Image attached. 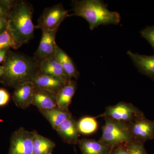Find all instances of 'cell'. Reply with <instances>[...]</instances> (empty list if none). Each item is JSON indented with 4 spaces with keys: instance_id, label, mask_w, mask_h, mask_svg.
<instances>
[{
    "instance_id": "obj_3",
    "label": "cell",
    "mask_w": 154,
    "mask_h": 154,
    "mask_svg": "<svg viewBox=\"0 0 154 154\" xmlns=\"http://www.w3.org/2000/svg\"><path fill=\"white\" fill-rule=\"evenodd\" d=\"M71 16L82 17L88 22L91 30L99 25H118L121 17L118 13L109 11L107 5L99 0L72 1Z\"/></svg>"
},
{
    "instance_id": "obj_29",
    "label": "cell",
    "mask_w": 154,
    "mask_h": 154,
    "mask_svg": "<svg viewBox=\"0 0 154 154\" xmlns=\"http://www.w3.org/2000/svg\"><path fill=\"white\" fill-rule=\"evenodd\" d=\"M9 51V48L0 49V63L5 61Z\"/></svg>"
},
{
    "instance_id": "obj_15",
    "label": "cell",
    "mask_w": 154,
    "mask_h": 154,
    "mask_svg": "<svg viewBox=\"0 0 154 154\" xmlns=\"http://www.w3.org/2000/svg\"><path fill=\"white\" fill-rule=\"evenodd\" d=\"M39 72L41 73L58 77L66 83L72 80L66 74L62 66L55 57L39 64Z\"/></svg>"
},
{
    "instance_id": "obj_21",
    "label": "cell",
    "mask_w": 154,
    "mask_h": 154,
    "mask_svg": "<svg viewBox=\"0 0 154 154\" xmlns=\"http://www.w3.org/2000/svg\"><path fill=\"white\" fill-rule=\"evenodd\" d=\"M77 123L79 133L83 134H93L98 129V123L96 117L85 116L81 118Z\"/></svg>"
},
{
    "instance_id": "obj_24",
    "label": "cell",
    "mask_w": 154,
    "mask_h": 154,
    "mask_svg": "<svg viewBox=\"0 0 154 154\" xmlns=\"http://www.w3.org/2000/svg\"><path fill=\"white\" fill-rule=\"evenodd\" d=\"M141 36L147 41L153 49L154 52V25L147 26L141 30Z\"/></svg>"
},
{
    "instance_id": "obj_17",
    "label": "cell",
    "mask_w": 154,
    "mask_h": 154,
    "mask_svg": "<svg viewBox=\"0 0 154 154\" xmlns=\"http://www.w3.org/2000/svg\"><path fill=\"white\" fill-rule=\"evenodd\" d=\"M78 143L82 154H109L111 147L100 140L82 139Z\"/></svg>"
},
{
    "instance_id": "obj_8",
    "label": "cell",
    "mask_w": 154,
    "mask_h": 154,
    "mask_svg": "<svg viewBox=\"0 0 154 154\" xmlns=\"http://www.w3.org/2000/svg\"><path fill=\"white\" fill-rule=\"evenodd\" d=\"M58 30H42V36L33 58L40 64L45 60L55 57L58 45L56 42V35Z\"/></svg>"
},
{
    "instance_id": "obj_6",
    "label": "cell",
    "mask_w": 154,
    "mask_h": 154,
    "mask_svg": "<svg viewBox=\"0 0 154 154\" xmlns=\"http://www.w3.org/2000/svg\"><path fill=\"white\" fill-rule=\"evenodd\" d=\"M143 116V112L133 104L120 102L107 107L105 112L98 117L110 118L128 124Z\"/></svg>"
},
{
    "instance_id": "obj_27",
    "label": "cell",
    "mask_w": 154,
    "mask_h": 154,
    "mask_svg": "<svg viewBox=\"0 0 154 154\" xmlns=\"http://www.w3.org/2000/svg\"><path fill=\"white\" fill-rule=\"evenodd\" d=\"M8 21L6 17H0V34L3 33L8 28Z\"/></svg>"
},
{
    "instance_id": "obj_16",
    "label": "cell",
    "mask_w": 154,
    "mask_h": 154,
    "mask_svg": "<svg viewBox=\"0 0 154 154\" xmlns=\"http://www.w3.org/2000/svg\"><path fill=\"white\" fill-rule=\"evenodd\" d=\"M76 82L71 80L56 94L57 104L61 110H68L69 106L75 93Z\"/></svg>"
},
{
    "instance_id": "obj_28",
    "label": "cell",
    "mask_w": 154,
    "mask_h": 154,
    "mask_svg": "<svg viewBox=\"0 0 154 154\" xmlns=\"http://www.w3.org/2000/svg\"><path fill=\"white\" fill-rule=\"evenodd\" d=\"M112 154H128L124 144L117 146Z\"/></svg>"
},
{
    "instance_id": "obj_30",
    "label": "cell",
    "mask_w": 154,
    "mask_h": 154,
    "mask_svg": "<svg viewBox=\"0 0 154 154\" xmlns=\"http://www.w3.org/2000/svg\"><path fill=\"white\" fill-rule=\"evenodd\" d=\"M4 72V68L3 66H0V77L2 75Z\"/></svg>"
},
{
    "instance_id": "obj_19",
    "label": "cell",
    "mask_w": 154,
    "mask_h": 154,
    "mask_svg": "<svg viewBox=\"0 0 154 154\" xmlns=\"http://www.w3.org/2000/svg\"><path fill=\"white\" fill-rule=\"evenodd\" d=\"M55 130L64 121L72 116L68 110H61L57 107L51 110L41 112Z\"/></svg>"
},
{
    "instance_id": "obj_14",
    "label": "cell",
    "mask_w": 154,
    "mask_h": 154,
    "mask_svg": "<svg viewBox=\"0 0 154 154\" xmlns=\"http://www.w3.org/2000/svg\"><path fill=\"white\" fill-rule=\"evenodd\" d=\"M56 131L65 142L69 144H76L79 142V132L77 123L72 116L64 121Z\"/></svg>"
},
{
    "instance_id": "obj_1",
    "label": "cell",
    "mask_w": 154,
    "mask_h": 154,
    "mask_svg": "<svg viewBox=\"0 0 154 154\" xmlns=\"http://www.w3.org/2000/svg\"><path fill=\"white\" fill-rule=\"evenodd\" d=\"M5 2L9 8L8 28L19 48L33 38L36 28L32 21L33 6L25 1Z\"/></svg>"
},
{
    "instance_id": "obj_5",
    "label": "cell",
    "mask_w": 154,
    "mask_h": 154,
    "mask_svg": "<svg viewBox=\"0 0 154 154\" xmlns=\"http://www.w3.org/2000/svg\"><path fill=\"white\" fill-rule=\"evenodd\" d=\"M69 12L62 4L46 8L38 18L36 28L42 31L58 30L63 21L69 16Z\"/></svg>"
},
{
    "instance_id": "obj_26",
    "label": "cell",
    "mask_w": 154,
    "mask_h": 154,
    "mask_svg": "<svg viewBox=\"0 0 154 154\" xmlns=\"http://www.w3.org/2000/svg\"><path fill=\"white\" fill-rule=\"evenodd\" d=\"M9 8L4 1L0 2V17H5L7 18Z\"/></svg>"
},
{
    "instance_id": "obj_22",
    "label": "cell",
    "mask_w": 154,
    "mask_h": 154,
    "mask_svg": "<svg viewBox=\"0 0 154 154\" xmlns=\"http://www.w3.org/2000/svg\"><path fill=\"white\" fill-rule=\"evenodd\" d=\"M18 48L15 38L8 28L0 34V49L9 48Z\"/></svg>"
},
{
    "instance_id": "obj_2",
    "label": "cell",
    "mask_w": 154,
    "mask_h": 154,
    "mask_svg": "<svg viewBox=\"0 0 154 154\" xmlns=\"http://www.w3.org/2000/svg\"><path fill=\"white\" fill-rule=\"evenodd\" d=\"M2 66L1 83L14 88L21 83L32 82L39 72V64L33 57L18 53L9 51Z\"/></svg>"
},
{
    "instance_id": "obj_9",
    "label": "cell",
    "mask_w": 154,
    "mask_h": 154,
    "mask_svg": "<svg viewBox=\"0 0 154 154\" xmlns=\"http://www.w3.org/2000/svg\"><path fill=\"white\" fill-rule=\"evenodd\" d=\"M132 140L144 143L154 138V120H151L144 115L128 124Z\"/></svg>"
},
{
    "instance_id": "obj_20",
    "label": "cell",
    "mask_w": 154,
    "mask_h": 154,
    "mask_svg": "<svg viewBox=\"0 0 154 154\" xmlns=\"http://www.w3.org/2000/svg\"><path fill=\"white\" fill-rule=\"evenodd\" d=\"M34 154H51L55 144L49 139L34 131L33 139Z\"/></svg>"
},
{
    "instance_id": "obj_23",
    "label": "cell",
    "mask_w": 154,
    "mask_h": 154,
    "mask_svg": "<svg viewBox=\"0 0 154 154\" xmlns=\"http://www.w3.org/2000/svg\"><path fill=\"white\" fill-rule=\"evenodd\" d=\"M143 143L132 140L124 144L128 154H148Z\"/></svg>"
},
{
    "instance_id": "obj_10",
    "label": "cell",
    "mask_w": 154,
    "mask_h": 154,
    "mask_svg": "<svg viewBox=\"0 0 154 154\" xmlns=\"http://www.w3.org/2000/svg\"><path fill=\"white\" fill-rule=\"evenodd\" d=\"M36 86L32 82L21 83L15 88L13 95L14 102L17 107L26 109L32 105Z\"/></svg>"
},
{
    "instance_id": "obj_13",
    "label": "cell",
    "mask_w": 154,
    "mask_h": 154,
    "mask_svg": "<svg viewBox=\"0 0 154 154\" xmlns=\"http://www.w3.org/2000/svg\"><path fill=\"white\" fill-rule=\"evenodd\" d=\"M127 54L141 73L154 81V54L152 55H143L128 51Z\"/></svg>"
},
{
    "instance_id": "obj_12",
    "label": "cell",
    "mask_w": 154,
    "mask_h": 154,
    "mask_svg": "<svg viewBox=\"0 0 154 154\" xmlns=\"http://www.w3.org/2000/svg\"><path fill=\"white\" fill-rule=\"evenodd\" d=\"M32 82L36 88L57 94L67 83L58 77L41 73L39 72Z\"/></svg>"
},
{
    "instance_id": "obj_18",
    "label": "cell",
    "mask_w": 154,
    "mask_h": 154,
    "mask_svg": "<svg viewBox=\"0 0 154 154\" xmlns=\"http://www.w3.org/2000/svg\"><path fill=\"white\" fill-rule=\"evenodd\" d=\"M55 57L60 62L66 74L72 79V78L78 79L79 72L77 70L73 61L63 50L58 46Z\"/></svg>"
},
{
    "instance_id": "obj_11",
    "label": "cell",
    "mask_w": 154,
    "mask_h": 154,
    "mask_svg": "<svg viewBox=\"0 0 154 154\" xmlns=\"http://www.w3.org/2000/svg\"><path fill=\"white\" fill-rule=\"evenodd\" d=\"M32 105L36 106L41 112L57 108L56 94L36 87Z\"/></svg>"
},
{
    "instance_id": "obj_4",
    "label": "cell",
    "mask_w": 154,
    "mask_h": 154,
    "mask_svg": "<svg viewBox=\"0 0 154 154\" xmlns=\"http://www.w3.org/2000/svg\"><path fill=\"white\" fill-rule=\"evenodd\" d=\"M105 119L102 136L99 140L112 148L129 143L132 140L128 124L110 118Z\"/></svg>"
},
{
    "instance_id": "obj_25",
    "label": "cell",
    "mask_w": 154,
    "mask_h": 154,
    "mask_svg": "<svg viewBox=\"0 0 154 154\" xmlns=\"http://www.w3.org/2000/svg\"><path fill=\"white\" fill-rule=\"evenodd\" d=\"M10 99V95L8 92L5 89L0 88V106L7 105Z\"/></svg>"
},
{
    "instance_id": "obj_7",
    "label": "cell",
    "mask_w": 154,
    "mask_h": 154,
    "mask_svg": "<svg viewBox=\"0 0 154 154\" xmlns=\"http://www.w3.org/2000/svg\"><path fill=\"white\" fill-rule=\"evenodd\" d=\"M34 131H29L20 128L11 136L9 154H34Z\"/></svg>"
}]
</instances>
